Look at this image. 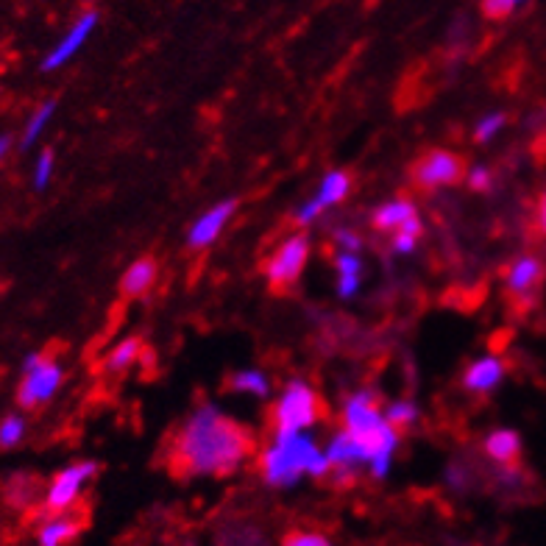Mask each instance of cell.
<instances>
[{
  "instance_id": "cell-28",
  "label": "cell",
  "mask_w": 546,
  "mask_h": 546,
  "mask_svg": "<svg viewBox=\"0 0 546 546\" xmlns=\"http://www.w3.org/2000/svg\"><path fill=\"white\" fill-rule=\"evenodd\" d=\"M466 182L474 193H488L494 187V170L485 168V165H474L466 173Z\"/></svg>"
},
{
  "instance_id": "cell-14",
  "label": "cell",
  "mask_w": 546,
  "mask_h": 546,
  "mask_svg": "<svg viewBox=\"0 0 546 546\" xmlns=\"http://www.w3.org/2000/svg\"><path fill=\"white\" fill-rule=\"evenodd\" d=\"M507 374V363L499 354H482L474 363H468L463 374V388L471 393H491L502 385Z\"/></svg>"
},
{
  "instance_id": "cell-20",
  "label": "cell",
  "mask_w": 546,
  "mask_h": 546,
  "mask_svg": "<svg viewBox=\"0 0 546 546\" xmlns=\"http://www.w3.org/2000/svg\"><path fill=\"white\" fill-rule=\"evenodd\" d=\"M56 106H59L56 104V98H48V101H42V104L34 109V115L28 117L26 129H23V137H20V151H28V148L42 137V131L48 129L51 117L56 115Z\"/></svg>"
},
{
  "instance_id": "cell-17",
  "label": "cell",
  "mask_w": 546,
  "mask_h": 546,
  "mask_svg": "<svg viewBox=\"0 0 546 546\" xmlns=\"http://www.w3.org/2000/svg\"><path fill=\"white\" fill-rule=\"evenodd\" d=\"M482 449H485V455L491 457L496 466H513L521 455V435L516 429H494V432L485 435Z\"/></svg>"
},
{
  "instance_id": "cell-4",
  "label": "cell",
  "mask_w": 546,
  "mask_h": 546,
  "mask_svg": "<svg viewBox=\"0 0 546 546\" xmlns=\"http://www.w3.org/2000/svg\"><path fill=\"white\" fill-rule=\"evenodd\" d=\"M318 418H321V402H318V393L312 390V385H307L304 379L287 382L285 390L276 399V407H273L276 432L310 429Z\"/></svg>"
},
{
  "instance_id": "cell-2",
  "label": "cell",
  "mask_w": 546,
  "mask_h": 546,
  "mask_svg": "<svg viewBox=\"0 0 546 546\" xmlns=\"http://www.w3.org/2000/svg\"><path fill=\"white\" fill-rule=\"evenodd\" d=\"M343 427L363 443L371 477L385 480L402 438H399V429L385 418V410H382L374 390H354L343 402Z\"/></svg>"
},
{
  "instance_id": "cell-9",
  "label": "cell",
  "mask_w": 546,
  "mask_h": 546,
  "mask_svg": "<svg viewBox=\"0 0 546 546\" xmlns=\"http://www.w3.org/2000/svg\"><path fill=\"white\" fill-rule=\"evenodd\" d=\"M349 193H351L349 173H346V170H329L324 179H321V184H318L315 195L299 207L296 221H299V226H310V223H315L324 215L326 209L340 204Z\"/></svg>"
},
{
  "instance_id": "cell-30",
  "label": "cell",
  "mask_w": 546,
  "mask_h": 546,
  "mask_svg": "<svg viewBox=\"0 0 546 546\" xmlns=\"http://www.w3.org/2000/svg\"><path fill=\"white\" fill-rule=\"evenodd\" d=\"M282 546H332V541L321 533H290Z\"/></svg>"
},
{
  "instance_id": "cell-15",
  "label": "cell",
  "mask_w": 546,
  "mask_h": 546,
  "mask_svg": "<svg viewBox=\"0 0 546 546\" xmlns=\"http://www.w3.org/2000/svg\"><path fill=\"white\" fill-rule=\"evenodd\" d=\"M78 533H81V521L67 513H53L39 524L37 546H67L70 541H76Z\"/></svg>"
},
{
  "instance_id": "cell-7",
  "label": "cell",
  "mask_w": 546,
  "mask_h": 546,
  "mask_svg": "<svg viewBox=\"0 0 546 546\" xmlns=\"http://www.w3.org/2000/svg\"><path fill=\"white\" fill-rule=\"evenodd\" d=\"M65 382V368L59 360L42 357L37 365H31L23 371V382L17 388V404L26 410H37L42 404H48L59 393Z\"/></svg>"
},
{
  "instance_id": "cell-3",
  "label": "cell",
  "mask_w": 546,
  "mask_h": 546,
  "mask_svg": "<svg viewBox=\"0 0 546 546\" xmlns=\"http://www.w3.org/2000/svg\"><path fill=\"white\" fill-rule=\"evenodd\" d=\"M260 468L271 488H293L301 477H326L332 463L307 429L299 432H276L265 446Z\"/></svg>"
},
{
  "instance_id": "cell-8",
  "label": "cell",
  "mask_w": 546,
  "mask_h": 546,
  "mask_svg": "<svg viewBox=\"0 0 546 546\" xmlns=\"http://www.w3.org/2000/svg\"><path fill=\"white\" fill-rule=\"evenodd\" d=\"M466 176V168H463V159L452 151H429L427 156L418 159V165L413 168V179L421 187L427 190H438V187H449V184H457Z\"/></svg>"
},
{
  "instance_id": "cell-29",
  "label": "cell",
  "mask_w": 546,
  "mask_h": 546,
  "mask_svg": "<svg viewBox=\"0 0 546 546\" xmlns=\"http://www.w3.org/2000/svg\"><path fill=\"white\" fill-rule=\"evenodd\" d=\"M335 268H338V273L363 276V260H360L357 251H343V248H340L338 254H335Z\"/></svg>"
},
{
  "instance_id": "cell-5",
  "label": "cell",
  "mask_w": 546,
  "mask_h": 546,
  "mask_svg": "<svg viewBox=\"0 0 546 546\" xmlns=\"http://www.w3.org/2000/svg\"><path fill=\"white\" fill-rule=\"evenodd\" d=\"M310 237L304 232H296L285 237L276 251L271 254V260L265 265V279L273 290H285V287L296 285L301 279V273L310 262Z\"/></svg>"
},
{
  "instance_id": "cell-23",
  "label": "cell",
  "mask_w": 546,
  "mask_h": 546,
  "mask_svg": "<svg viewBox=\"0 0 546 546\" xmlns=\"http://www.w3.org/2000/svg\"><path fill=\"white\" fill-rule=\"evenodd\" d=\"M28 435V421L23 413H9V416L0 418V449H14L26 441Z\"/></svg>"
},
{
  "instance_id": "cell-26",
  "label": "cell",
  "mask_w": 546,
  "mask_h": 546,
  "mask_svg": "<svg viewBox=\"0 0 546 546\" xmlns=\"http://www.w3.org/2000/svg\"><path fill=\"white\" fill-rule=\"evenodd\" d=\"M507 117L502 112H488L485 117H480V123L474 126V140L477 143H491L499 131L505 129Z\"/></svg>"
},
{
  "instance_id": "cell-1",
  "label": "cell",
  "mask_w": 546,
  "mask_h": 546,
  "mask_svg": "<svg viewBox=\"0 0 546 546\" xmlns=\"http://www.w3.org/2000/svg\"><path fill=\"white\" fill-rule=\"evenodd\" d=\"M176 460L193 477H223L251 452L246 429L215 404H201L184 421L176 438Z\"/></svg>"
},
{
  "instance_id": "cell-34",
  "label": "cell",
  "mask_w": 546,
  "mask_h": 546,
  "mask_svg": "<svg viewBox=\"0 0 546 546\" xmlns=\"http://www.w3.org/2000/svg\"><path fill=\"white\" fill-rule=\"evenodd\" d=\"M9 148H12V137H9V134H3V137H0V162L6 159Z\"/></svg>"
},
{
  "instance_id": "cell-32",
  "label": "cell",
  "mask_w": 546,
  "mask_h": 546,
  "mask_svg": "<svg viewBox=\"0 0 546 546\" xmlns=\"http://www.w3.org/2000/svg\"><path fill=\"white\" fill-rule=\"evenodd\" d=\"M335 240H338V246L343 248V251H360V248H363V237L354 232V229H340V232L335 234Z\"/></svg>"
},
{
  "instance_id": "cell-10",
  "label": "cell",
  "mask_w": 546,
  "mask_h": 546,
  "mask_svg": "<svg viewBox=\"0 0 546 546\" xmlns=\"http://www.w3.org/2000/svg\"><path fill=\"white\" fill-rule=\"evenodd\" d=\"M98 12H84V14H78L76 17V23L73 26L67 28L65 34H62V39L53 45L51 51L45 53V59H42V70L45 73H53V70H59V67H65L73 56H76L84 45H87V39L92 37V31L98 28Z\"/></svg>"
},
{
  "instance_id": "cell-11",
  "label": "cell",
  "mask_w": 546,
  "mask_h": 546,
  "mask_svg": "<svg viewBox=\"0 0 546 546\" xmlns=\"http://www.w3.org/2000/svg\"><path fill=\"white\" fill-rule=\"evenodd\" d=\"M544 260L535 254H519L505 268V290L513 299H530L544 282Z\"/></svg>"
},
{
  "instance_id": "cell-21",
  "label": "cell",
  "mask_w": 546,
  "mask_h": 546,
  "mask_svg": "<svg viewBox=\"0 0 546 546\" xmlns=\"http://www.w3.org/2000/svg\"><path fill=\"white\" fill-rule=\"evenodd\" d=\"M232 390L237 393H246V396H257V399H265L271 393V379L260 368H243L232 377Z\"/></svg>"
},
{
  "instance_id": "cell-12",
  "label": "cell",
  "mask_w": 546,
  "mask_h": 546,
  "mask_svg": "<svg viewBox=\"0 0 546 546\" xmlns=\"http://www.w3.org/2000/svg\"><path fill=\"white\" fill-rule=\"evenodd\" d=\"M234 209H237V201L234 198H226V201H218L215 207H209L204 215H198L187 232V246L190 248H207L212 246L218 237L226 229V223L232 221Z\"/></svg>"
},
{
  "instance_id": "cell-6",
  "label": "cell",
  "mask_w": 546,
  "mask_h": 546,
  "mask_svg": "<svg viewBox=\"0 0 546 546\" xmlns=\"http://www.w3.org/2000/svg\"><path fill=\"white\" fill-rule=\"evenodd\" d=\"M95 474H98V463L95 460H76V463L62 468L51 480L48 491H45V502H42L45 516L67 513L81 499L84 488L95 480Z\"/></svg>"
},
{
  "instance_id": "cell-22",
  "label": "cell",
  "mask_w": 546,
  "mask_h": 546,
  "mask_svg": "<svg viewBox=\"0 0 546 546\" xmlns=\"http://www.w3.org/2000/svg\"><path fill=\"white\" fill-rule=\"evenodd\" d=\"M421 234H424V223H421V218L416 215V218H410V221L402 223V226L393 232L390 246H393V251H396V254L407 257V254H413V251H416Z\"/></svg>"
},
{
  "instance_id": "cell-33",
  "label": "cell",
  "mask_w": 546,
  "mask_h": 546,
  "mask_svg": "<svg viewBox=\"0 0 546 546\" xmlns=\"http://www.w3.org/2000/svg\"><path fill=\"white\" fill-rule=\"evenodd\" d=\"M538 232L546 237V193L541 195V201H538Z\"/></svg>"
},
{
  "instance_id": "cell-16",
  "label": "cell",
  "mask_w": 546,
  "mask_h": 546,
  "mask_svg": "<svg viewBox=\"0 0 546 546\" xmlns=\"http://www.w3.org/2000/svg\"><path fill=\"white\" fill-rule=\"evenodd\" d=\"M156 276H159V265L151 257H140V260H134L123 273V279H120V293L123 296H129V299H140L145 296L151 287L156 285Z\"/></svg>"
},
{
  "instance_id": "cell-19",
  "label": "cell",
  "mask_w": 546,
  "mask_h": 546,
  "mask_svg": "<svg viewBox=\"0 0 546 546\" xmlns=\"http://www.w3.org/2000/svg\"><path fill=\"white\" fill-rule=\"evenodd\" d=\"M143 354V340L140 338H123L120 343L112 346V351L106 354L104 368L109 374H120V371H129L131 365L140 360Z\"/></svg>"
},
{
  "instance_id": "cell-24",
  "label": "cell",
  "mask_w": 546,
  "mask_h": 546,
  "mask_svg": "<svg viewBox=\"0 0 546 546\" xmlns=\"http://www.w3.org/2000/svg\"><path fill=\"white\" fill-rule=\"evenodd\" d=\"M385 418H388L396 429L410 427V424H416L418 421V404L410 402V399H393V402L385 407Z\"/></svg>"
},
{
  "instance_id": "cell-25",
  "label": "cell",
  "mask_w": 546,
  "mask_h": 546,
  "mask_svg": "<svg viewBox=\"0 0 546 546\" xmlns=\"http://www.w3.org/2000/svg\"><path fill=\"white\" fill-rule=\"evenodd\" d=\"M53 168H56V156H53L51 148L39 151L37 162H34V170H31V182H34V187H37L39 193L51 184Z\"/></svg>"
},
{
  "instance_id": "cell-13",
  "label": "cell",
  "mask_w": 546,
  "mask_h": 546,
  "mask_svg": "<svg viewBox=\"0 0 546 546\" xmlns=\"http://www.w3.org/2000/svg\"><path fill=\"white\" fill-rule=\"evenodd\" d=\"M326 457H329V463H332V468H338L340 474H346V477H351L357 468H368V455H365L363 443L357 441L354 435H351L349 429H340V432H335L332 438H329V443L324 446Z\"/></svg>"
},
{
  "instance_id": "cell-27",
  "label": "cell",
  "mask_w": 546,
  "mask_h": 546,
  "mask_svg": "<svg viewBox=\"0 0 546 546\" xmlns=\"http://www.w3.org/2000/svg\"><path fill=\"white\" fill-rule=\"evenodd\" d=\"M521 3H527V0H482V14L488 20H505L519 9Z\"/></svg>"
},
{
  "instance_id": "cell-18",
  "label": "cell",
  "mask_w": 546,
  "mask_h": 546,
  "mask_svg": "<svg viewBox=\"0 0 546 546\" xmlns=\"http://www.w3.org/2000/svg\"><path fill=\"white\" fill-rule=\"evenodd\" d=\"M416 204L410 198H390L385 204H379L371 215V223L377 232H396L402 223H407L410 218H416Z\"/></svg>"
},
{
  "instance_id": "cell-31",
  "label": "cell",
  "mask_w": 546,
  "mask_h": 546,
  "mask_svg": "<svg viewBox=\"0 0 546 546\" xmlns=\"http://www.w3.org/2000/svg\"><path fill=\"white\" fill-rule=\"evenodd\" d=\"M360 287H363V276L338 273V296H340V299H354Z\"/></svg>"
}]
</instances>
